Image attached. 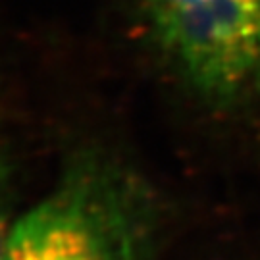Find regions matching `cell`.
Masks as SVG:
<instances>
[{"label":"cell","instance_id":"1","mask_svg":"<svg viewBox=\"0 0 260 260\" xmlns=\"http://www.w3.org/2000/svg\"><path fill=\"white\" fill-rule=\"evenodd\" d=\"M160 232L162 205L149 179L108 150L83 149L14 220L6 260H154Z\"/></svg>","mask_w":260,"mask_h":260},{"label":"cell","instance_id":"2","mask_svg":"<svg viewBox=\"0 0 260 260\" xmlns=\"http://www.w3.org/2000/svg\"><path fill=\"white\" fill-rule=\"evenodd\" d=\"M158 54L199 103L260 108V0H133Z\"/></svg>","mask_w":260,"mask_h":260},{"label":"cell","instance_id":"3","mask_svg":"<svg viewBox=\"0 0 260 260\" xmlns=\"http://www.w3.org/2000/svg\"><path fill=\"white\" fill-rule=\"evenodd\" d=\"M10 162L6 150L0 145V260H6L10 230Z\"/></svg>","mask_w":260,"mask_h":260}]
</instances>
